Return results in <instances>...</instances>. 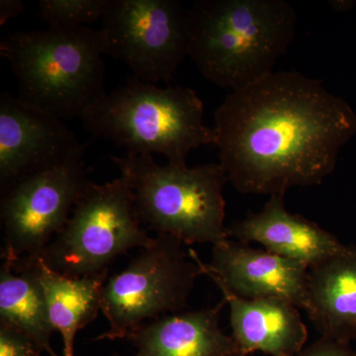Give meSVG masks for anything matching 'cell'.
<instances>
[{"mask_svg":"<svg viewBox=\"0 0 356 356\" xmlns=\"http://www.w3.org/2000/svg\"><path fill=\"white\" fill-rule=\"evenodd\" d=\"M214 121V146L229 182L254 195L322 184L356 135L353 107L320 79L293 70L232 91Z\"/></svg>","mask_w":356,"mask_h":356,"instance_id":"1","label":"cell"},{"mask_svg":"<svg viewBox=\"0 0 356 356\" xmlns=\"http://www.w3.org/2000/svg\"><path fill=\"white\" fill-rule=\"evenodd\" d=\"M297 22L285 0H198L188 9V56L211 83L238 90L274 72Z\"/></svg>","mask_w":356,"mask_h":356,"instance_id":"2","label":"cell"},{"mask_svg":"<svg viewBox=\"0 0 356 356\" xmlns=\"http://www.w3.org/2000/svg\"><path fill=\"white\" fill-rule=\"evenodd\" d=\"M93 137H103L139 156H165L186 165L199 147L215 145L214 129L204 122L202 100L193 89L159 88L130 79L106 93L81 117Z\"/></svg>","mask_w":356,"mask_h":356,"instance_id":"3","label":"cell"},{"mask_svg":"<svg viewBox=\"0 0 356 356\" xmlns=\"http://www.w3.org/2000/svg\"><path fill=\"white\" fill-rule=\"evenodd\" d=\"M21 100L60 120L79 118L106 95L97 30L88 26L17 32L0 43Z\"/></svg>","mask_w":356,"mask_h":356,"instance_id":"4","label":"cell"},{"mask_svg":"<svg viewBox=\"0 0 356 356\" xmlns=\"http://www.w3.org/2000/svg\"><path fill=\"white\" fill-rule=\"evenodd\" d=\"M133 192L144 228L184 245H220L228 240L222 191L229 182L220 163L195 168L161 165L153 156H110Z\"/></svg>","mask_w":356,"mask_h":356,"instance_id":"5","label":"cell"},{"mask_svg":"<svg viewBox=\"0 0 356 356\" xmlns=\"http://www.w3.org/2000/svg\"><path fill=\"white\" fill-rule=\"evenodd\" d=\"M154 242L138 217L130 186L120 177L104 184L91 181L39 259L62 275L88 277L108 271L131 248H149Z\"/></svg>","mask_w":356,"mask_h":356,"instance_id":"6","label":"cell"},{"mask_svg":"<svg viewBox=\"0 0 356 356\" xmlns=\"http://www.w3.org/2000/svg\"><path fill=\"white\" fill-rule=\"evenodd\" d=\"M186 245L170 236H156L128 266L108 277L102 291V313L108 331L95 341L128 339L149 321L184 312L201 275Z\"/></svg>","mask_w":356,"mask_h":356,"instance_id":"7","label":"cell"},{"mask_svg":"<svg viewBox=\"0 0 356 356\" xmlns=\"http://www.w3.org/2000/svg\"><path fill=\"white\" fill-rule=\"evenodd\" d=\"M97 31L103 55L144 83L170 84L188 56V10L179 0H109Z\"/></svg>","mask_w":356,"mask_h":356,"instance_id":"8","label":"cell"},{"mask_svg":"<svg viewBox=\"0 0 356 356\" xmlns=\"http://www.w3.org/2000/svg\"><path fill=\"white\" fill-rule=\"evenodd\" d=\"M83 161L37 173L1 189L2 261L39 259L88 189Z\"/></svg>","mask_w":356,"mask_h":356,"instance_id":"9","label":"cell"},{"mask_svg":"<svg viewBox=\"0 0 356 356\" xmlns=\"http://www.w3.org/2000/svg\"><path fill=\"white\" fill-rule=\"evenodd\" d=\"M88 146L57 117L6 91L0 95V189L83 161Z\"/></svg>","mask_w":356,"mask_h":356,"instance_id":"10","label":"cell"},{"mask_svg":"<svg viewBox=\"0 0 356 356\" xmlns=\"http://www.w3.org/2000/svg\"><path fill=\"white\" fill-rule=\"evenodd\" d=\"M201 273L241 298H274L305 311L309 266L228 238L213 247L210 264L189 248Z\"/></svg>","mask_w":356,"mask_h":356,"instance_id":"11","label":"cell"},{"mask_svg":"<svg viewBox=\"0 0 356 356\" xmlns=\"http://www.w3.org/2000/svg\"><path fill=\"white\" fill-rule=\"evenodd\" d=\"M228 236L245 245L261 243L267 252L302 262L309 268L346 248L317 222L290 213L284 195L270 196L259 213L250 211L228 227Z\"/></svg>","mask_w":356,"mask_h":356,"instance_id":"12","label":"cell"},{"mask_svg":"<svg viewBox=\"0 0 356 356\" xmlns=\"http://www.w3.org/2000/svg\"><path fill=\"white\" fill-rule=\"evenodd\" d=\"M229 306L238 356L261 351L270 356H296L305 348L308 331L298 308L284 300L241 298L217 285Z\"/></svg>","mask_w":356,"mask_h":356,"instance_id":"13","label":"cell"},{"mask_svg":"<svg viewBox=\"0 0 356 356\" xmlns=\"http://www.w3.org/2000/svg\"><path fill=\"white\" fill-rule=\"evenodd\" d=\"M222 299L211 308L184 311L149 321L128 337L134 356H238L233 337L222 332Z\"/></svg>","mask_w":356,"mask_h":356,"instance_id":"14","label":"cell"},{"mask_svg":"<svg viewBox=\"0 0 356 356\" xmlns=\"http://www.w3.org/2000/svg\"><path fill=\"white\" fill-rule=\"evenodd\" d=\"M305 311L321 337L344 344L356 339L355 245L309 268Z\"/></svg>","mask_w":356,"mask_h":356,"instance_id":"15","label":"cell"},{"mask_svg":"<svg viewBox=\"0 0 356 356\" xmlns=\"http://www.w3.org/2000/svg\"><path fill=\"white\" fill-rule=\"evenodd\" d=\"M0 325L31 337L49 356H58L51 343L56 330L51 322L37 259L2 262Z\"/></svg>","mask_w":356,"mask_h":356,"instance_id":"16","label":"cell"},{"mask_svg":"<svg viewBox=\"0 0 356 356\" xmlns=\"http://www.w3.org/2000/svg\"><path fill=\"white\" fill-rule=\"evenodd\" d=\"M37 261L51 324L64 341V356L74 355L77 332L102 312L108 271L88 277H70L51 270L40 259Z\"/></svg>","mask_w":356,"mask_h":356,"instance_id":"17","label":"cell"},{"mask_svg":"<svg viewBox=\"0 0 356 356\" xmlns=\"http://www.w3.org/2000/svg\"><path fill=\"white\" fill-rule=\"evenodd\" d=\"M109 0H41L40 11L51 28L88 26L102 19Z\"/></svg>","mask_w":356,"mask_h":356,"instance_id":"18","label":"cell"},{"mask_svg":"<svg viewBox=\"0 0 356 356\" xmlns=\"http://www.w3.org/2000/svg\"><path fill=\"white\" fill-rule=\"evenodd\" d=\"M43 351L31 337L0 325V356H40Z\"/></svg>","mask_w":356,"mask_h":356,"instance_id":"19","label":"cell"},{"mask_svg":"<svg viewBox=\"0 0 356 356\" xmlns=\"http://www.w3.org/2000/svg\"><path fill=\"white\" fill-rule=\"evenodd\" d=\"M296 356H356L350 344L337 343L321 337L315 343L306 346Z\"/></svg>","mask_w":356,"mask_h":356,"instance_id":"20","label":"cell"},{"mask_svg":"<svg viewBox=\"0 0 356 356\" xmlns=\"http://www.w3.org/2000/svg\"><path fill=\"white\" fill-rule=\"evenodd\" d=\"M24 9L22 0H0V25L6 24L9 20L19 15Z\"/></svg>","mask_w":356,"mask_h":356,"instance_id":"21","label":"cell"},{"mask_svg":"<svg viewBox=\"0 0 356 356\" xmlns=\"http://www.w3.org/2000/svg\"><path fill=\"white\" fill-rule=\"evenodd\" d=\"M72 356H74V355H72Z\"/></svg>","mask_w":356,"mask_h":356,"instance_id":"22","label":"cell"}]
</instances>
